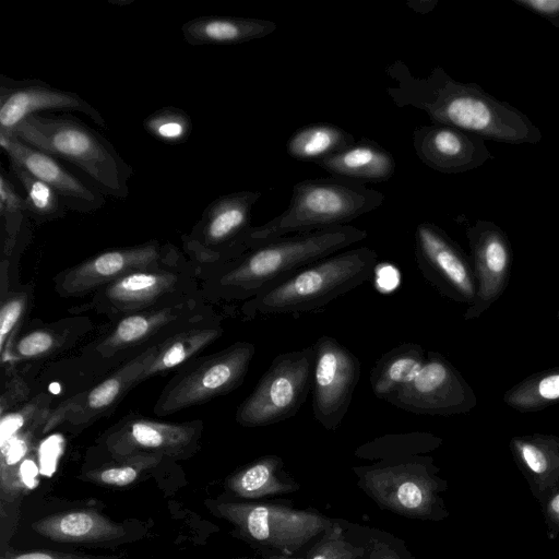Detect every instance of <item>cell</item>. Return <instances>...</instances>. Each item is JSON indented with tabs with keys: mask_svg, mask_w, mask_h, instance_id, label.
<instances>
[{
	"mask_svg": "<svg viewBox=\"0 0 559 559\" xmlns=\"http://www.w3.org/2000/svg\"><path fill=\"white\" fill-rule=\"evenodd\" d=\"M332 176L355 181H386L395 173L393 155L370 139H360L317 164Z\"/></svg>",
	"mask_w": 559,
	"mask_h": 559,
	"instance_id": "23",
	"label": "cell"
},
{
	"mask_svg": "<svg viewBox=\"0 0 559 559\" xmlns=\"http://www.w3.org/2000/svg\"><path fill=\"white\" fill-rule=\"evenodd\" d=\"M509 448L532 493L542 504L559 486V437L540 432L514 436Z\"/></svg>",
	"mask_w": 559,
	"mask_h": 559,
	"instance_id": "20",
	"label": "cell"
},
{
	"mask_svg": "<svg viewBox=\"0 0 559 559\" xmlns=\"http://www.w3.org/2000/svg\"><path fill=\"white\" fill-rule=\"evenodd\" d=\"M162 459L163 456L158 454L129 456L116 461L111 465L88 471L85 474V479L105 486L126 487L136 481L142 474L154 468Z\"/></svg>",
	"mask_w": 559,
	"mask_h": 559,
	"instance_id": "35",
	"label": "cell"
},
{
	"mask_svg": "<svg viewBox=\"0 0 559 559\" xmlns=\"http://www.w3.org/2000/svg\"><path fill=\"white\" fill-rule=\"evenodd\" d=\"M414 252L418 270L442 296L467 306L475 301L477 285L472 259L441 227L419 223Z\"/></svg>",
	"mask_w": 559,
	"mask_h": 559,
	"instance_id": "13",
	"label": "cell"
},
{
	"mask_svg": "<svg viewBox=\"0 0 559 559\" xmlns=\"http://www.w3.org/2000/svg\"><path fill=\"white\" fill-rule=\"evenodd\" d=\"M353 472L358 487L383 510L421 521L438 522L449 515L441 497L447 481L430 456L385 459Z\"/></svg>",
	"mask_w": 559,
	"mask_h": 559,
	"instance_id": "6",
	"label": "cell"
},
{
	"mask_svg": "<svg viewBox=\"0 0 559 559\" xmlns=\"http://www.w3.org/2000/svg\"><path fill=\"white\" fill-rule=\"evenodd\" d=\"M216 516L234 526V533L254 547L262 558L302 557L333 519L314 510L275 502L207 500Z\"/></svg>",
	"mask_w": 559,
	"mask_h": 559,
	"instance_id": "7",
	"label": "cell"
},
{
	"mask_svg": "<svg viewBox=\"0 0 559 559\" xmlns=\"http://www.w3.org/2000/svg\"><path fill=\"white\" fill-rule=\"evenodd\" d=\"M32 414L33 411L28 407L15 413L2 415L0 424V445L23 431Z\"/></svg>",
	"mask_w": 559,
	"mask_h": 559,
	"instance_id": "40",
	"label": "cell"
},
{
	"mask_svg": "<svg viewBox=\"0 0 559 559\" xmlns=\"http://www.w3.org/2000/svg\"><path fill=\"white\" fill-rule=\"evenodd\" d=\"M0 146L10 162L50 186L68 210L87 213L97 211L105 204L102 191L94 185L82 181L53 156L4 131H0Z\"/></svg>",
	"mask_w": 559,
	"mask_h": 559,
	"instance_id": "16",
	"label": "cell"
},
{
	"mask_svg": "<svg viewBox=\"0 0 559 559\" xmlns=\"http://www.w3.org/2000/svg\"><path fill=\"white\" fill-rule=\"evenodd\" d=\"M442 439L430 432L391 433L368 441L355 451V456L380 461L385 459L423 455L438 449Z\"/></svg>",
	"mask_w": 559,
	"mask_h": 559,
	"instance_id": "33",
	"label": "cell"
},
{
	"mask_svg": "<svg viewBox=\"0 0 559 559\" xmlns=\"http://www.w3.org/2000/svg\"><path fill=\"white\" fill-rule=\"evenodd\" d=\"M177 284V275L171 272L152 269L129 273L108 284L106 299L117 308L136 309L148 306Z\"/></svg>",
	"mask_w": 559,
	"mask_h": 559,
	"instance_id": "27",
	"label": "cell"
},
{
	"mask_svg": "<svg viewBox=\"0 0 559 559\" xmlns=\"http://www.w3.org/2000/svg\"><path fill=\"white\" fill-rule=\"evenodd\" d=\"M221 334L219 328L191 329L167 338L157 345L156 352L147 361L140 382L187 362L217 340Z\"/></svg>",
	"mask_w": 559,
	"mask_h": 559,
	"instance_id": "30",
	"label": "cell"
},
{
	"mask_svg": "<svg viewBox=\"0 0 559 559\" xmlns=\"http://www.w3.org/2000/svg\"><path fill=\"white\" fill-rule=\"evenodd\" d=\"M8 133L76 166L103 193L118 199L129 194L132 167L106 138L73 116L34 115Z\"/></svg>",
	"mask_w": 559,
	"mask_h": 559,
	"instance_id": "5",
	"label": "cell"
},
{
	"mask_svg": "<svg viewBox=\"0 0 559 559\" xmlns=\"http://www.w3.org/2000/svg\"><path fill=\"white\" fill-rule=\"evenodd\" d=\"M261 191H237L211 202L186 236L187 246L198 254L229 263L249 248L245 243L251 226L253 205Z\"/></svg>",
	"mask_w": 559,
	"mask_h": 559,
	"instance_id": "12",
	"label": "cell"
},
{
	"mask_svg": "<svg viewBox=\"0 0 559 559\" xmlns=\"http://www.w3.org/2000/svg\"><path fill=\"white\" fill-rule=\"evenodd\" d=\"M146 131L159 141L183 142L190 133L191 121L188 115L174 107H165L144 121Z\"/></svg>",
	"mask_w": 559,
	"mask_h": 559,
	"instance_id": "36",
	"label": "cell"
},
{
	"mask_svg": "<svg viewBox=\"0 0 559 559\" xmlns=\"http://www.w3.org/2000/svg\"><path fill=\"white\" fill-rule=\"evenodd\" d=\"M520 413H534L559 402V367L540 370L514 384L502 396Z\"/></svg>",
	"mask_w": 559,
	"mask_h": 559,
	"instance_id": "32",
	"label": "cell"
},
{
	"mask_svg": "<svg viewBox=\"0 0 559 559\" xmlns=\"http://www.w3.org/2000/svg\"><path fill=\"white\" fill-rule=\"evenodd\" d=\"M384 201V194L362 182L336 176L297 182L286 210L261 226L252 227L245 243L251 249L294 234L346 225Z\"/></svg>",
	"mask_w": 559,
	"mask_h": 559,
	"instance_id": "4",
	"label": "cell"
},
{
	"mask_svg": "<svg viewBox=\"0 0 559 559\" xmlns=\"http://www.w3.org/2000/svg\"><path fill=\"white\" fill-rule=\"evenodd\" d=\"M385 73L395 83L385 88L395 106L423 110L433 123L508 144H535L542 140L540 130L524 112L486 93L476 83L454 80L441 67L419 78L405 62L395 60Z\"/></svg>",
	"mask_w": 559,
	"mask_h": 559,
	"instance_id": "1",
	"label": "cell"
},
{
	"mask_svg": "<svg viewBox=\"0 0 559 559\" xmlns=\"http://www.w3.org/2000/svg\"><path fill=\"white\" fill-rule=\"evenodd\" d=\"M557 321H558V330H559V306H558V310H557Z\"/></svg>",
	"mask_w": 559,
	"mask_h": 559,
	"instance_id": "45",
	"label": "cell"
},
{
	"mask_svg": "<svg viewBox=\"0 0 559 559\" xmlns=\"http://www.w3.org/2000/svg\"><path fill=\"white\" fill-rule=\"evenodd\" d=\"M1 559H114L91 555H79L48 549L29 550L23 552H5Z\"/></svg>",
	"mask_w": 559,
	"mask_h": 559,
	"instance_id": "41",
	"label": "cell"
},
{
	"mask_svg": "<svg viewBox=\"0 0 559 559\" xmlns=\"http://www.w3.org/2000/svg\"><path fill=\"white\" fill-rule=\"evenodd\" d=\"M466 237L477 285L475 301L463 316L468 321L488 310L508 287L512 247L507 234L490 221L477 219L466 229Z\"/></svg>",
	"mask_w": 559,
	"mask_h": 559,
	"instance_id": "14",
	"label": "cell"
},
{
	"mask_svg": "<svg viewBox=\"0 0 559 559\" xmlns=\"http://www.w3.org/2000/svg\"><path fill=\"white\" fill-rule=\"evenodd\" d=\"M171 253L157 242L119 248L100 252L61 275L58 285L60 294L83 295L104 284L136 271L157 269V265Z\"/></svg>",
	"mask_w": 559,
	"mask_h": 559,
	"instance_id": "18",
	"label": "cell"
},
{
	"mask_svg": "<svg viewBox=\"0 0 559 559\" xmlns=\"http://www.w3.org/2000/svg\"><path fill=\"white\" fill-rule=\"evenodd\" d=\"M373 527L333 519L305 551L304 559H366Z\"/></svg>",
	"mask_w": 559,
	"mask_h": 559,
	"instance_id": "28",
	"label": "cell"
},
{
	"mask_svg": "<svg viewBox=\"0 0 559 559\" xmlns=\"http://www.w3.org/2000/svg\"><path fill=\"white\" fill-rule=\"evenodd\" d=\"M542 510L550 539L559 536V486L542 503Z\"/></svg>",
	"mask_w": 559,
	"mask_h": 559,
	"instance_id": "43",
	"label": "cell"
},
{
	"mask_svg": "<svg viewBox=\"0 0 559 559\" xmlns=\"http://www.w3.org/2000/svg\"><path fill=\"white\" fill-rule=\"evenodd\" d=\"M226 490L236 498L255 500L290 493L300 485L284 469L283 460L274 454L259 457L226 479Z\"/></svg>",
	"mask_w": 559,
	"mask_h": 559,
	"instance_id": "25",
	"label": "cell"
},
{
	"mask_svg": "<svg viewBox=\"0 0 559 559\" xmlns=\"http://www.w3.org/2000/svg\"><path fill=\"white\" fill-rule=\"evenodd\" d=\"M32 528L37 534L58 543H104L124 535L122 525L92 509L55 513L35 521Z\"/></svg>",
	"mask_w": 559,
	"mask_h": 559,
	"instance_id": "22",
	"label": "cell"
},
{
	"mask_svg": "<svg viewBox=\"0 0 559 559\" xmlns=\"http://www.w3.org/2000/svg\"><path fill=\"white\" fill-rule=\"evenodd\" d=\"M386 402L409 413L447 417L471 412L477 405V396L443 355L427 352L420 371Z\"/></svg>",
	"mask_w": 559,
	"mask_h": 559,
	"instance_id": "10",
	"label": "cell"
},
{
	"mask_svg": "<svg viewBox=\"0 0 559 559\" xmlns=\"http://www.w3.org/2000/svg\"><path fill=\"white\" fill-rule=\"evenodd\" d=\"M235 559H258V558L242 557V558H235ZM261 559H262V558H261Z\"/></svg>",
	"mask_w": 559,
	"mask_h": 559,
	"instance_id": "46",
	"label": "cell"
},
{
	"mask_svg": "<svg viewBox=\"0 0 559 559\" xmlns=\"http://www.w3.org/2000/svg\"><path fill=\"white\" fill-rule=\"evenodd\" d=\"M425 349L417 343H402L384 353L370 372L372 393L380 400L389 396L409 383L423 368Z\"/></svg>",
	"mask_w": 559,
	"mask_h": 559,
	"instance_id": "26",
	"label": "cell"
},
{
	"mask_svg": "<svg viewBox=\"0 0 559 559\" xmlns=\"http://www.w3.org/2000/svg\"><path fill=\"white\" fill-rule=\"evenodd\" d=\"M201 429V421L178 424L136 418L112 431L105 444L115 461L138 454L182 456L192 450Z\"/></svg>",
	"mask_w": 559,
	"mask_h": 559,
	"instance_id": "17",
	"label": "cell"
},
{
	"mask_svg": "<svg viewBox=\"0 0 559 559\" xmlns=\"http://www.w3.org/2000/svg\"><path fill=\"white\" fill-rule=\"evenodd\" d=\"M313 345V417L326 430L335 431L352 403L361 364L353 352L330 335L319 337Z\"/></svg>",
	"mask_w": 559,
	"mask_h": 559,
	"instance_id": "11",
	"label": "cell"
},
{
	"mask_svg": "<svg viewBox=\"0 0 559 559\" xmlns=\"http://www.w3.org/2000/svg\"><path fill=\"white\" fill-rule=\"evenodd\" d=\"M520 7L532 11L559 28V0H512Z\"/></svg>",
	"mask_w": 559,
	"mask_h": 559,
	"instance_id": "42",
	"label": "cell"
},
{
	"mask_svg": "<svg viewBox=\"0 0 559 559\" xmlns=\"http://www.w3.org/2000/svg\"><path fill=\"white\" fill-rule=\"evenodd\" d=\"M156 348L157 345L148 347L92 390L70 400L62 411H57L56 417L62 416L72 423L82 424L105 413L140 382L147 361Z\"/></svg>",
	"mask_w": 559,
	"mask_h": 559,
	"instance_id": "21",
	"label": "cell"
},
{
	"mask_svg": "<svg viewBox=\"0 0 559 559\" xmlns=\"http://www.w3.org/2000/svg\"><path fill=\"white\" fill-rule=\"evenodd\" d=\"M378 264L369 247L340 251L298 270L249 299L248 317L301 314L318 310L369 282Z\"/></svg>",
	"mask_w": 559,
	"mask_h": 559,
	"instance_id": "3",
	"label": "cell"
},
{
	"mask_svg": "<svg viewBox=\"0 0 559 559\" xmlns=\"http://www.w3.org/2000/svg\"><path fill=\"white\" fill-rule=\"evenodd\" d=\"M313 365V344L277 355L239 405L236 421L243 427H263L293 417L312 386Z\"/></svg>",
	"mask_w": 559,
	"mask_h": 559,
	"instance_id": "8",
	"label": "cell"
},
{
	"mask_svg": "<svg viewBox=\"0 0 559 559\" xmlns=\"http://www.w3.org/2000/svg\"><path fill=\"white\" fill-rule=\"evenodd\" d=\"M277 28L270 20L238 16H199L181 26L190 45H235L263 38Z\"/></svg>",
	"mask_w": 559,
	"mask_h": 559,
	"instance_id": "24",
	"label": "cell"
},
{
	"mask_svg": "<svg viewBox=\"0 0 559 559\" xmlns=\"http://www.w3.org/2000/svg\"><path fill=\"white\" fill-rule=\"evenodd\" d=\"M181 311V306H174L130 314L118 322L98 349L105 355L134 346L175 321Z\"/></svg>",
	"mask_w": 559,
	"mask_h": 559,
	"instance_id": "31",
	"label": "cell"
},
{
	"mask_svg": "<svg viewBox=\"0 0 559 559\" xmlns=\"http://www.w3.org/2000/svg\"><path fill=\"white\" fill-rule=\"evenodd\" d=\"M413 146L426 166L449 175L478 168L492 157L481 136L438 123L416 128Z\"/></svg>",
	"mask_w": 559,
	"mask_h": 559,
	"instance_id": "19",
	"label": "cell"
},
{
	"mask_svg": "<svg viewBox=\"0 0 559 559\" xmlns=\"http://www.w3.org/2000/svg\"><path fill=\"white\" fill-rule=\"evenodd\" d=\"M262 559H304L302 557H272V558H262Z\"/></svg>",
	"mask_w": 559,
	"mask_h": 559,
	"instance_id": "44",
	"label": "cell"
},
{
	"mask_svg": "<svg viewBox=\"0 0 559 559\" xmlns=\"http://www.w3.org/2000/svg\"><path fill=\"white\" fill-rule=\"evenodd\" d=\"M26 306L24 296H14L8 299L0 310V353L4 354V348L9 342V336L21 319Z\"/></svg>",
	"mask_w": 559,
	"mask_h": 559,
	"instance_id": "39",
	"label": "cell"
},
{
	"mask_svg": "<svg viewBox=\"0 0 559 559\" xmlns=\"http://www.w3.org/2000/svg\"><path fill=\"white\" fill-rule=\"evenodd\" d=\"M366 559H416L404 540L391 533L373 528Z\"/></svg>",
	"mask_w": 559,
	"mask_h": 559,
	"instance_id": "38",
	"label": "cell"
},
{
	"mask_svg": "<svg viewBox=\"0 0 559 559\" xmlns=\"http://www.w3.org/2000/svg\"><path fill=\"white\" fill-rule=\"evenodd\" d=\"M10 169L25 192L24 199L32 221L40 224L64 216L68 209L50 186L13 162H10Z\"/></svg>",
	"mask_w": 559,
	"mask_h": 559,
	"instance_id": "34",
	"label": "cell"
},
{
	"mask_svg": "<svg viewBox=\"0 0 559 559\" xmlns=\"http://www.w3.org/2000/svg\"><path fill=\"white\" fill-rule=\"evenodd\" d=\"M45 110L80 111L106 128L99 111L80 95L39 80L16 81L0 75V131L10 132L26 118Z\"/></svg>",
	"mask_w": 559,
	"mask_h": 559,
	"instance_id": "15",
	"label": "cell"
},
{
	"mask_svg": "<svg viewBox=\"0 0 559 559\" xmlns=\"http://www.w3.org/2000/svg\"><path fill=\"white\" fill-rule=\"evenodd\" d=\"M59 344V336L52 331L34 330L16 342L13 354L19 358H35L51 353Z\"/></svg>",
	"mask_w": 559,
	"mask_h": 559,
	"instance_id": "37",
	"label": "cell"
},
{
	"mask_svg": "<svg viewBox=\"0 0 559 559\" xmlns=\"http://www.w3.org/2000/svg\"><path fill=\"white\" fill-rule=\"evenodd\" d=\"M255 346L237 342L177 374L163 391L155 413L171 414L227 394L243 381Z\"/></svg>",
	"mask_w": 559,
	"mask_h": 559,
	"instance_id": "9",
	"label": "cell"
},
{
	"mask_svg": "<svg viewBox=\"0 0 559 559\" xmlns=\"http://www.w3.org/2000/svg\"><path fill=\"white\" fill-rule=\"evenodd\" d=\"M366 238V230L350 225L281 237L227 263L218 284L230 298L251 299L304 266Z\"/></svg>",
	"mask_w": 559,
	"mask_h": 559,
	"instance_id": "2",
	"label": "cell"
},
{
	"mask_svg": "<svg viewBox=\"0 0 559 559\" xmlns=\"http://www.w3.org/2000/svg\"><path fill=\"white\" fill-rule=\"evenodd\" d=\"M355 142L346 130L332 123H312L297 129L286 143L288 155L314 164L334 155Z\"/></svg>",
	"mask_w": 559,
	"mask_h": 559,
	"instance_id": "29",
	"label": "cell"
}]
</instances>
